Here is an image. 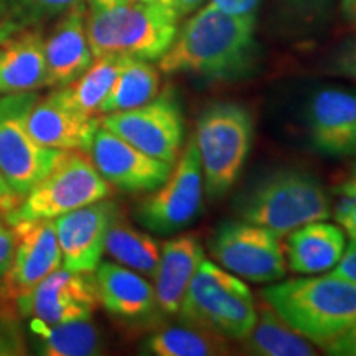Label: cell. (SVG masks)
Returning <instances> with one entry per match:
<instances>
[{
	"instance_id": "1",
	"label": "cell",
	"mask_w": 356,
	"mask_h": 356,
	"mask_svg": "<svg viewBox=\"0 0 356 356\" xmlns=\"http://www.w3.org/2000/svg\"><path fill=\"white\" fill-rule=\"evenodd\" d=\"M254 30L256 20L229 15L208 2L178 29L159 70L218 81L246 76L257 58Z\"/></svg>"
},
{
	"instance_id": "2",
	"label": "cell",
	"mask_w": 356,
	"mask_h": 356,
	"mask_svg": "<svg viewBox=\"0 0 356 356\" xmlns=\"http://www.w3.org/2000/svg\"><path fill=\"white\" fill-rule=\"evenodd\" d=\"M261 297L322 348L356 323V284L333 274L274 284L262 289Z\"/></svg>"
},
{
	"instance_id": "3",
	"label": "cell",
	"mask_w": 356,
	"mask_h": 356,
	"mask_svg": "<svg viewBox=\"0 0 356 356\" xmlns=\"http://www.w3.org/2000/svg\"><path fill=\"white\" fill-rule=\"evenodd\" d=\"M180 17L172 6L149 0L109 8H91L86 33L92 56L121 55L159 61L178 32Z\"/></svg>"
},
{
	"instance_id": "4",
	"label": "cell",
	"mask_w": 356,
	"mask_h": 356,
	"mask_svg": "<svg viewBox=\"0 0 356 356\" xmlns=\"http://www.w3.org/2000/svg\"><path fill=\"white\" fill-rule=\"evenodd\" d=\"M236 210L241 220L284 236L307 222L328 220L332 202L314 175L287 168L269 173L244 191Z\"/></svg>"
},
{
	"instance_id": "5",
	"label": "cell",
	"mask_w": 356,
	"mask_h": 356,
	"mask_svg": "<svg viewBox=\"0 0 356 356\" xmlns=\"http://www.w3.org/2000/svg\"><path fill=\"white\" fill-rule=\"evenodd\" d=\"M252 132L251 113L236 102H215L198 118L193 137L210 200L222 198L238 181L251 152Z\"/></svg>"
},
{
	"instance_id": "6",
	"label": "cell",
	"mask_w": 356,
	"mask_h": 356,
	"mask_svg": "<svg viewBox=\"0 0 356 356\" xmlns=\"http://www.w3.org/2000/svg\"><path fill=\"white\" fill-rule=\"evenodd\" d=\"M178 317L241 341L254 327L257 310L243 280L203 259L186 289Z\"/></svg>"
},
{
	"instance_id": "7",
	"label": "cell",
	"mask_w": 356,
	"mask_h": 356,
	"mask_svg": "<svg viewBox=\"0 0 356 356\" xmlns=\"http://www.w3.org/2000/svg\"><path fill=\"white\" fill-rule=\"evenodd\" d=\"M111 185L81 150H65L42 180L22 198L15 210L3 216L7 225L33 220H55L65 213L108 198Z\"/></svg>"
},
{
	"instance_id": "8",
	"label": "cell",
	"mask_w": 356,
	"mask_h": 356,
	"mask_svg": "<svg viewBox=\"0 0 356 356\" xmlns=\"http://www.w3.org/2000/svg\"><path fill=\"white\" fill-rule=\"evenodd\" d=\"M37 99L35 91L0 95V170L20 198L65 152L42 145L30 132L29 114Z\"/></svg>"
},
{
	"instance_id": "9",
	"label": "cell",
	"mask_w": 356,
	"mask_h": 356,
	"mask_svg": "<svg viewBox=\"0 0 356 356\" xmlns=\"http://www.w3.org/2000/svg\"><path fill=\"white\" fill-rule=\"evenodd\" d=\"M173 165L167 180L149 191L136 211L145 229L162 236L185 229L202 211L203 170L193 136Z\"/></svg>"
},
{
	"instance_id": "10",
	"label": "cell",
	"mask_w": 356,
	"mask_h": 356,
	"mask_svg": "<svg viewBox=\"0 0 356 356\" xmlns=\"http://www.w3.org/2000/svg\"><path fill=\"white\" fill-rule=\"evenodd\" d=\"M99 122L140 152L170 165L177 162L185 140L184 113L170 89L139 108L102 114Z\"/></svg>"
},
{
	"instance_id": "11",
	"label": "cell",
	"mask_w": 356,
	"mask_h": 356,
	"mask_svg": "<svg viewBox=\"0 0 356 356\" xmlns=\"http://www.w3.org/2000/svg\"><path fill=\"white\" fill-rule=\"evenodd\" d=\"M211 256L251 282H275L287 273L279 236L248 221H225L210 241Z\"/></svg>"
},
{
	"instance_id": "12",
	"label": "cell",
	"mask_w": 356,
	"mask_h": 356,
	"mask_svg": "<svg viewBox=\"0 0 356 356\" xmlns=\"http://www.w3.org/2000/svg\"><path fill=\"white\" fill-rule=\"evenodd\" d=\"M10 226L15 233V251L0 284V310L19 315L17 302L61 267V251L53 220L20 221Z\"/></svg>"
},
{
	"instance_id": "13",
	"label": "cell",
	"mask_w": 356,
	"mask_h": 356,
	"mask_svg": "<svg viewBox=\"0 0 356 356\" xmlns=\"http://www.w3.org/2000/svg\"><path fill=\"white\" fill-rule=\"evenodd\" d=\"M92 274L58 267L17 302V314L43 323L89 320L99 304Z\"/></svg>"
},
{
	"instance_id": "14",
	"label": "cell",
	"mask_w": 356,
	"mask_h": 356,
	"mask_svg": "<svg viewBox=\"0 0 356 356\" xmlns=\"http://www.w3.org/2000/svg\"><path fill=\"white\" fill-rule=\"evenodd\" d=\"M88 155L111 186L126 193L152 191L170 175V163L140 152L102 126L92 137Z\"/></svg>"
},
{
	"instance_id": "15",
	"label": "cell",
	"mask_w": 356,
	"mask_h": 356,
	"mask_svg": "<svg viewBox=\"0 0 356 356\" xmlns=\"http://www.w3.org/2000/svg\"><path fill=\"white\" fill-rule=\"evenodd\" d=\"M121 216L115 202L102 198L53 220L61 264L78 273H95L104 254L109 226Z\"/></svg>"
},
{
	"instance_id": "16",
	"label": "cell",
	"mask_w": 356,
	"mask_h": 356,
	"mask_svg": "<svg viewBox=\"0 0 356 356\" xmlns=\"http://www.w3.org/2000/svg\"><path fill=\"white\" fill-rule=\"evenodd\" d=\"M310 142L320 154L353 155L356 144V91L325 88L312 96L307 113Z\"/></svg>"
},
{
	"instance_id": "17",
	"label": "cell",
	"mask_w": 356,
	"mask_h": 356,
	"mask_svg": "<svg viewBox=\"0 0 356 356\" xmlns=\"http://www.w3.org/2000/svg\"><path fill=\"white\" fill-rule=\"evenodd\" d=\"M99 126V118L74 108L58 88L43 99L38 97L29 114V129L35 139L58 150H81L88 154Z\"/></svg>"
},
{
	"instance_id": "18",
	"label": "cell",
	"mask_w": 356,
	"mask_h": 356,
	"mask_svg": "<svg viewBox=\"0 0 356 356\" xmlns=\"http://www.w3.org/2000/svg\"><path fill=\"white\" fill-rule=\"evenodd\" d=\"M95 279L99 304L113 317L122 322L140 323L160 314L152 284L129 267L115 262H99Z\"/></svg>"
},
{
	"instance_id": "19",
	"label": "cell",
	"mask_w": 356,
	"mask_h": 356,
	"mask_svg": "<svg viewBox=\"0 0 356 356\" xmlns=\"http://www.w3.org/2000/svg\"><path fill=\"white\" fill-rule=\"evenodd\" d=\"M86 15V6L66 12L44 38L47 86H68L91 66L95 56L88 42Z\"/></svg>"
},
{
	"instance_id": "20",
	"label": "cell",
	"mask_w": 356,
	"mask_h": 356,
	"mask_svg": "<svg viewBox=\"0 0 356 356\" xmlns=\"http://www.w3.org/2000/svg\"><path fill=\"white\" fill-rule=\"evenodd\" d=\"M203 259L204 252L197 234L184 233L163 243L154 274L155 300L160 314L165 317L178 315L186 289Z\"/></svg>"
},
{
	"instance_id": "21",
	"label": "cell",
	"mask_w": 356,
	"mask_h": 356,
	"mask_svg": "<svg viewBox=\"0 0 356 356\" xmlns=\"http://www.w3.org/2000/svg\"><path fill=\"white\" fill-rule=\"evenodd\" d=\"M47 86L44 37L38 26L13 32L0 42V95Z\"/></svg>"
},
{
	"instance_id": "22",
	"label": "cell",
	"mask_w": 356,
	"mask_h": 356,
	"mask_svg": "<svg viewBox=\"0 0 356 356\" xmlns=\"http://www.w3.org/2000/svg\"><path fill=\"white\" fill-rule=\"evenodd\" d=\"M346 248L345 233L335 225L312 221L289 233L286 252L293 273L318 274L332 270Z\"/></svg>"
},
{
	"instance_id": "23",
	"label": "cell",
	"mask_w": 356,
	"mask_h": 356,
	"mask_svg": "<svg viewBox=\"0 0 356 356\" xmlns=\"http://www.w3.org/2000/svg\"><path fill=\"white\" fill-rule=\"evenodd\" d=\"M256 323L244 338L246 350L259 356H314V345L309 338L296 332L266 300L257 307Z\"/></svg>"
},
{
	"instance_id": "24",
	"label": "cell",
	"mask_w": 356,
	"mask_h": 356,
	"mask_svg": "<svg viewBox=\"0 0 356 356\" xmlns=\"http://www.w3.org/2000/svg\"><path fill=\"white\" fill-rule=\"evenodd\" d=\"M144 353L155 356H213L228 353L226 337L210 328L184 322L159 328L145 340Z\"/></svg>"
},
{
	"instance_id": "25",
	"label": "cell",
	"mask_w": 356,
	"mask_h": 356,
	"mask_svg": "<svg viewBox=\"0 0 356 356\" xmlns=\"http://www.w3.org/2000/svg\"><path fill=\"white\" fill-rule=\"evenodd\" d=\"M30 328L37 340V351L40 355L89 356L101 353V335L89 320L43 323L32 318Z\"/></svg>"
},
{
	"instance_id": "26",
	"label": "cell",
	"mask_w": 356,
	"mask_h": 356,
	"mask_svg": "<svg viewBox=\"0 0 356 356\" xmlns=\"http://www.w3.org/2000/svg\"><path fill=\"white\" fill-rule=\"evenodd\" d=\"M160 91V73L152 61L131 58L99 106V114L119 113L150 102Z\"/></svg>"
},
{
	"instance_id": "27",
	"label": "cell",
	"mask_w": 356,
	"mask_h": 356,
	"mask_svg": "<svg viewBox=\"0 0 356 356\" xmlns=\"http://www.w3.org/2000/svg\"><path fill=\"white\" fill-rule=\"evenodd\" d=\"M131 60L129 56L104 55L96 56L92 63L76 81L60 89L65 99L84 114H99V106L113 88L115 78Z\"/></svg>"
},
{
	"instance_id": "28",
	"label": "cell",
	"mask_w": 356,
	"mask_h": 356,
	"mask_svg": "<svg viewBox=\"0 0 356 356\" xmlns=\"http://www.w3.org/2000/svg\"><path fill=\"white\" fill-rule=\"evenodd\" d=\"M104 251L129 269L154 277L160 259V246L150 234L132 228L121 216L109 226Z\"/></svg>"
},
{
	"instance_id": "29",
	"label": "cell",
	"mask_w": 356,
	"mask_h": 356,
	"mask_svg": "<svg viewBox=\"0 0 356 356\" xmlns=\"http://www.w3.org/2000/svg\"><path fill=\"white\" fill-rule=\"evenodd\" d=\"M84 6V0H0V42L13 32L38 26Z\"/></svg>"
},
{
	"instance_id": "30",
	"label": "cell",
	"mask_w": 356,
	"mask_h": 356,
	"mask_svg": "<svg viewBox=\"0 0 356 356\" xmlns=\"http://www.w3.org/2000/svg\"><path fill=\"white\" fill-rule=\"evenodd\" d=\"M19 315L0 310V356H22L26 353V341Z\"/></svg>"
},
{
	"instance_id": "31",
	"label": "cell",
	"mask_w": 356,
	"mask_h": 356,
	"mask_svg": "<svg viewBox=\"0 0 356 356\" xmlns=\"http://www.w3.org/2000/svg\"><path fill=\"white\" fill-rule=\"evenodd\" d=\"M332 2L333 0H282V6L293 20L310 24L320 19L332 6Z\"/></svg>"
},
{
	"instance_id": "32",
	"label": "cell",
	"mask_w": 356,
	"mask_h": 356,
	"mask_svg": "<svg viewBox=\"0 0 356 356\" xmlns=\"http://www.w3.org/2000/svg\"><path fill=\"white\" fill-rule=\"evenodd\" d=\"M332 70L341 76L356 79V38H351L338 48L332 60Z\"/></svg>"
},
{
	"instance_id": "33",
	"label": "cell",
	"mask_w": 356,
	"mask_h": 356,
	"mask_svg": "<svg viewBox=\"0 0 356 356\" xmlns=\"http://www.w3.org/2000/svg\"><path fill=\"white\" fill-rule=\"evenodd\" d=\"M261 2L262 0H210V3L229 15L252 20H257Z\"/></svg>"
},
{
	"instance_id": "34",
	"label": "cell",
	"mask_w": 356,
	"mask_h": 356,
	"mask_svg": "<svg viewBox=\"0 0 356 356\" xmlns=\"http://www.w3.org/2000/svg\"><path fill=\"white\" fill-rule=\"evenodd\" d=\"M15 251V233L10 225L0 222V284L8 273Z\"/></svg>"
},
{
	"instance_id": "35",
	"label": "cell",
	"mask_w": 356,
	"mask_h": 356,
	"mask_svg": "<svg viewBox=\"0 0 356 356\" xmlns=\"http://www.w3.org/2000/svg\"><path fill=\"white\" fill-rule=\"evenodd\" d=\"M335 218L351 239L356 241V198L343 197L335 210Z\"/></svg>"
},
{
	"instance_id": "36",
	"label": "cell",
	"mask_w": 356,
	"mask_h": 356,
	"mask_svg": "<svg viewBox=\"0 0 356 356\" xmlns=\"http://www.w3.org/2000/svg\"><path fill=\"white\" fill-rule=\"evenodd\" d=\"M333 275L341 277L350 282L356 284V241L351 239L348 248H345L343 254H341L340 261L337 262V266L333 267Z\"/></svg>"
},
{
	"instance_id": "37",
	"label": "cell",
	"mask_w": 356,
	"mask_h": 356,
	"mask_svg": "<svg viewBox=\"0 0 356 356\" xmlns=\"http://www.w3.org/2000/svg\"><path fill=\"white\" fill-rule=\"evenodd\" d=\"M328 355L356 356V323L323 348Z\"/></svg>"
},
{
	"instance_id": "38",
	"label": "cell",
	"mask_w": 356,
	"mask_h": 356,
	"mask_svg": "<svg viewBox=\"0 0 356 356\" xmlns=\"http://www.w3.org/2000/svg\"><path fill=\"white\" fill-rule=\"evenodd\" d=\"M22 198L13 191V188L8 185V181L3 177L2 170H0V213L3 216H7L8 213L15 210L19 207Z\"/></svg>"
},
{
	"instance_id": "39",
	"label": "cell",
	"mask_w": 356,
	"mask_h": 356,
	"mask_svg": "<svg viewBox=\"0 0 356 356\" xmlns=\"http://www.w3.org/2000/svg\"><path fill=\"white\" fill-rule=\"evenodd\" d=\"M204 0H172L170 6L173 7V10L177 12V15L180 17V19H184V17L190 15V13L197 12L200 7H202V3Z\"/></svg>"
},
{
	"instance_id": "40",
	"label": "cell",
	"mask_w": 356,
	"mask_h": 356,
	"mask_svg": "<svg viewBox=\"0 0 356 356\" xmlns=\"http://www.w3.org/2000/svg\"><path fill=\"white\" fill-rule=\"evenodd\" d=\"M335 191L338 195H341V197L356 198V163H355V167L350 170L348 177H346L345 180L337 186Z\"/></svg>"
},
{
	"instance_id": "41",
	"label": "cell",
	"mask_w": 356,
	"mask_h": 356,
	"mask_svg": "<svg viewBox=\"0 0 356 356\" xmlns=\"http://www.w3.org/2000/svg\"><path fill=\"white\" fill-rule=\"evenodd\" d=\"M132 2H149V0H88L91 8H109L115 6H124V3Z\"/></svg>"
},
{
	"instance_id": "42",
	"label": "cell",
	"mask_w": 356,
	"mask_h": 356,
	"mask_svg": "<svg viewBox=\"0 0 356 356\" xmlns=\"http://www.w3.org/2000/svg\"><path fill=\"white\" fill-rule=\"evenodd\" d=\"M341 12L346 22L356 25V0H341Z\"/></svg>"
},
{
	"instance_id": "43",
	"label": "cell",
	"mask_w": 356,
	"mask_h": 356,
	"mask_svg": "<svg viewBox=\"0 0 356 356\" xmlns=\"http://www.w3.org/2000/svg\"><path fill=\"white\" fill-rule=\"evenodd\" d=\"M160 2H163V3H168V6H170V3H172V0H160Z\"/></svg>"
},
{
	"instance_id": "44",
	"label": "cell",
	"mask_w": 356,
	"mask_h": 356,
	"mask_svg": "<svg viewBox=\"0 0 356 356\" xmlns=\"http://www.w3.org/2000/svg\"><path fill=\"white\" fill-rule=\"evenodd\" d=\"M3 221V215H2V213H0V222H2Z\"/></svg>"
},
{
	"instance_id": "45",
	"label": "cell",
	"mask_w": 356,
	"mask_h": 356,
	"mask_svg": "<svg viewBox=\"0 0 356 356\" xmlns=\"http://www.w3.org/2000/svg\"><path fill=\"white\" fill-rule=\"evenodd\" d=\"M353 155H356V144H355V149H353Z\"/></svg>"
}]
</instances>
